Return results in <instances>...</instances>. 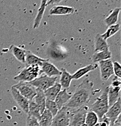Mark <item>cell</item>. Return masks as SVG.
<instances>
[{
	"mask_svg": "<svg viewBox=\"0 0 121 126\" xmlns=\"http://www.w3.org/2000/svg\"><path fill=\"white\" fill-rule=\"evenodd\" d=\"M110 125L111 121L110 119L105 116H103L102 118L99 119L98 123L94 126H110Z\"/></svg>",
	"mask_w": 121,
	"mask_h": 126,
	"instance_id": "cell-30",
	"label": "cell"
},
{
	"mask_svg": "<svg viewBox=\"0 0 121 126\" xmlns=\"http://www.w3.org/2000/svg\"><path fill=\"white\" fill-rule=\"evenodd\" d=\"M121 81L118 79H114L111 83V86L113 87H121Z\"/></svg>",
	"mask_w": 121,
	"mask_h": 126,
	"instance_id": "cell-33",
	"label": "cell"
},
{
	"mask_svg": "<svg viewBox=\"0 0 121 126\" xmlns=\"http://www.w3.org/2000/svg\"><path fill=\"white\" fill-rule=\"evenodd\" d=\"M33 100L40 108L41 114L43 113V111L46 109V98L44 91L40 89H37L36 95L35 96Z\"/></svg>",
	"mask_w": 121,
	"mask_h": 126,
	"instance_id": "cell-15",
	"label": "cell"
},
{
	"mask_svg": "<svg viewBox=\"0 0 121 126\" xmlns=\"http://www.w3.org/2000/svg\"><path fill=\"white\" fill-rule=\"evenodd\" d=\"M57 80V77H48L46 75H43L40 77H37L29 83L36 89H40L43 91H45L48 88L54 86Z\"/></svg>",
	"mask_w": 121,
	"mask_h": 126,
	"instance_id": "cell-5",
	"label": "cell"
},
{
	"mask_svg": "<svg viewBox=\"0 0 121 126\" xmlns=\"http://www.w3.org/2000/svg\"><path fill=\"white\" fill-rule=\"evenodd\" d=\"M113 72L116 77L118 78H121V66L118 62L113 63Z\"/></svg>",
	"mask_w": 121,
	"mask_h": 126,
	"instance_id": "cell-31",
	"label": "cell"
},
{
	"mask_svg": "<svg viewBox=\"0 0 121 126\" xmlns=\"http://www.w3.org/2000/svg\"><path fill=\"white\" fill-rule=\"evenodd\" d=\"M99 118L96 113L94 111L88 110L86 113V117H85V124L88 126H94L98 123Z\"/></svg>",
	"mask_w": 121,
	"mask_h": 126,
	"instance_id": "cell-27",
	"label": "cell"
},
{
	"mask_svg": "<svg viewBox=\"0 0 121 126\" xmlns=\"http://www.w3.org/2000/svg\"><path fill=\"white\" fill-rule=\"evenodd\" d=\"M40 67V72H43L48 77H57L61 75V71L59 70L54 64L49 62V61L43 63Z\"/></svg>",
	"mask_w": 121,
	"mask_h": 126,
	"instance_id": "cell-11",
	"label": "cell"
},
{
	"mask_svg": "<svg viewBox=\"0 0 121 126\" xmlns=\"http://www.w3.org/2000/svg\"><path fill=\"white\" fill-rule=\"evenodd\" d=\"M27 115L28 116L36 118L38 121H39L41 117V114L40 113V108L34 100L29 101V110Z\"/></svg>",
	"mask_w": 121,
	"mask_h": 126,
	"instance_id": "cell-25",
	"label": "cell"
},
{
	"mask_svg": "<svg viewBox=\"0 0 121 126\" xmlns=\"http://www.w3.org/2000/svg\"><path fill=\"white\" fill-rule=\"evenodd\" d=\"M75 11L73 7L64 6H53L49 10V14L51 15H66L74 14Z\"/></svg>",
	"mask_w": 121,
	"mask_h": 126,
	"instance_id": "cell-14",
	"label": "cell"
},
{
	"mask_svg": "<svg viewBox=\"0 0 121 126\" xmlns=\"http://www.w3.org/2000/svg\"><path fill=\"white\" fill-rule=\"evenodd\" d=\"M101 72V78L103 81H106L114 74L113 63L111 60L99 62Z\"/></svg>",
	"mask_w": 121,
	"mask_h": 126,
	"instance_id": "cell-8",
	"label": "cell"
},
{
	"mask_svg": "<svg viewBox=\"0 0 121 126\" xmlns=\"http://www.w3.org/2000/svg\"><path fill=\"white\" fill-rule=\"evenodd\" d=\"M121 11L120 7H116L113 9L111 14L109 15L107 18L105 19V23L107 26H111L112 25L116 24L118 20L119 13Z\"/></svg>",
	"mask_w": 121,
	"mask_h": 126,
	"instance_id": "cell-24",
	"label": "cell"
},
{
	"mask_svg": "<svg viewBox=\"0 0 121 126\" xmlns=\"http://www.w3.org/2000/svg\"><path fill=\"white\" fill-rule=\"evenodd\" d=\"M88 107L86 106L77 109H71L69 126H81L85 124L86 113Z\"/></svg>",
	"mask_w": 121,
	"mask_h": 126,
	"instance_id": "cell-4",
	"label": "cell"
},
{
	"mask_svg": "<svg viewBox=\"0 0 121 126\" xmlns=\"http://www.w3.org/2000/svg\"><path fill=\"white\" fill-rule=\"evenodd\" d=\"M119 31H120V24H119L112 25L111 26H109L108 29L106 30V31L104 33L101 35V36H102V37L103 39L106 40L109 38H110L111 36L115 35Z\"/></svg>",
	"mask_w": 121,
	"mask_h": 126,
	"instance_id": "cell-28",
	"label": "cell"
},
{
	"mask_svg": "<svg viewBox=\"0 0 121 126\" xmlns=\"http://www.w3.org/2000/svg\"><path fill=\"white\" fill-rule=\"evenodd\" d=\"M14 86L16 88L20 94L26 98L27 100L32 101L36 95L37 89L29 82H19Z\"/></svg>",
	"mask_w": 121,
	"mask_h": 126,
	"instance_id": "cell-7",
	"label": "cell"
},
{
	"mask_svg": "<svg viewBox=\"0 0 121 126\" xmlns=\"http://www.w3.org/2000/svg\"><path fill=\"white\" fill-rule=\"evenodd\" d=\"M113 126H121V115L118 116L113 123Z\"/></svg>",
	"mask_w": 121,
	"mask_h": 126,
	"instance_id": "cell-34",
	"label": "cell"
},
{
	"mask_svg": "<svg viewBox=\"0 0 121 126\" xmlns=\"http://www.w3.org/2000/svg\"><path fill=\"white\" fill-rule=\"evenodd\" d=\"M71 96L72 94H68L66 91V89H63L59 93L54 100L59 110L61 109L68 103Z\"/></svg>",
	"mask_w": 121,
	"mask_h": 126,
	"instance_id": "cell-13",
	"label": "cell"
},
{
	"mask_svg": "<svg viewBox=\"0 0 121 126\" xmlns=\"http://www.w3.org/2000/svg\"><path fill=\"white\" fill-rule=\"evenodd\" d=\"M121 97L118 98L117 101L109 107L107 112L105 115L111 121V123H114L116 119L121 115Z\"/></svg>",
	"mask_w": 121,
	"mask_h": 126,
	"instance_id": "cell-10",
	"label": "cell"
},
{
	"mask_svg": "<svg viewBox=\"0 0 121 126\" xmlns=\"http://www.w3.org/2000/svg\"><path fill=\"white\" fill-rule=\"evenodd\" d=\"M111 56H112V54L110 50L95 52L92 56V61L94 63H99L100 61L110 60Z\"/></svg>",
	"mask_w": 121,
	"mask_h": 126,
	"instance_id": "cell-23",
	"label": "cell"
},
{
	"mask_svg": "<svg viewBox=\"0 0 121 126\" xmlns=\"http://www.w3.org/2000/svg\"><path fill=\"white\" fill-rule=\"evenodd\" d=\"M46 109L50 111L53 117L56 116V114L59 111L58 107L54 101L48 100V99H46Z\"/></svg>",
	"mask_w": 121,
	"mask_h": 126,
	"instance_id": "cell-29",
	"label": "cell"
},
{
	"mask_svg": "<svg viewBox=\"0 0 121 126\" xmlns=\"http://www.w3.org/2000/svg\"><path fill=\"white\" fill-rule=\"evenodd\" d=\"M108 87H106L99 97L96 99L95 102L91 105L89 110L96 113L99 119L105 116L109 109L108 99Z\"/></svg>",
	"mask_w": 121,
	"mask_h": 126,
	"instance_id": "cell-2",
	"label": "cell"
},
{
	"mask_svg": "<svg viewBox=\"0 0 121 126\" xmlns=\"http://www.w3.org/2000/svg\"><path fill=\"white\" fill-rule=\"evenodd\" d=\"M63 1V0H49V1H48V2H47V6H48V5L59 4Z\"/></svg>",
	"mask_w": 121,
	"mask_h": 126,
	"instance_id": "cell-35",
	"label": "cell"
},
{
	"mask_svg": "<svg viewBox=\"0 0 121 126\" xmlns=\"http://www.w3.org/2000/svg\"><path fill=\"white\" fill-rule=\"evenodd\" d=\"M70 113V109L64 106L54 116L51 126H69Z\"/></svg>",
	"mask_w": 121,
	"mask_h": 126,
	"instance_id": "cell-6",
	"label": "cell"
},
{
	"mask_svg": "<svg viewBox=\"0 0 121 126\" xmlns=\"http://www.w3.org/2000/svg\"><path fill=\"white\" fill-rule=\"evenodd\" d=\"M61 86L60 84V83L56 82L54 86H51V87L48 88L47 90L44 91L46 99H48V100L54 101L56 96H57V94L61 91Z\"/></svg>",
	"mask_w": 121,
	"mask_h": 126,
	"instance_id": "cell-17",
	"label": "cell"
},
{
	"mask_svg": "<svg viewBox=\"0 0 121 126\" xmlns=\"http://www.w3.org/2000/svg\"><path fill=\"white\" fill-rule=\"evenodd\" d=\"M61 71L60 79V84L61 85V88L64 89H67L69 87L71 81L73 79V76L64 68H62Z\"/></svg>",
	"mask_w": 121,
	"mask_h": 126,
	"instance_id": "cell-18",
	"label": "cell"
},
{
	"mask_svg": "<svg viewBox=\"0 0 121 126\" xmlns=\"http://www.w3.org/2000/svg\"><path fill=\"white\" fill-rule=\"evenodd\" d=\"M48 61V60L46 59L39 57L30 50H26L25 63H26L27 65H39L40 67L43 63Z\"/></svg>",
	"mask_w": 121,
	"mask_h": 126,
	"instance_id": "cell-12",
	"label": "cell"
},
{
	"mask_svg": "<svg viewBox=\"0 0 121 126\" xmlns=\"http://www.w3.org/2000/svg\"><path fill=\"white\" fill-rule=\"evenodd\" d=\"M40 72L39 65H27L16 77L14 79L18 82H29L37 78Z\"/></svg>",
	"mask_w": 121,
	"mask_h": 126,
	"instance_id": "cell-3",
	"label": "cell"
},
{
	"mask_svg": "<svg viewBox=\"0 0 121 126\" xmlns=\"http://www.w3.org/2000/svg\"><path fill=\"white\" fill-rule=\"evenodd\" d=\"M11 94L14 98V100L17 102L21 109L23 110L26 113H28L29 110V101L27 100L26 98H24L23 96L20 94L19 92L17 90V89L14 86L11 88Z\"/></svg>",
	"mask_w": 121,
	"mask_h": 126,
	"instance_id": "cell-9",
	"label": "cell"
},
{
	"mask_svg": "<svg viewBox=\"0 0 121 126\" xmlns=\"http://www.w3.org/2000/svg\"><path fill=\"white\" fill-rule=\"evenodd\" d=\"M109 50V47L106 40L102 37L101 34H97L95 38L94 42V50L95 52H101Z\"/></svg>",
	"mask_w": 121,
	"mask_h": 126,
	"instance_id": "cell-20",
	"label": "cell"
},
{
	"mask_svg": "<svg viewBox=\"0 0 121 126\" xmlns=\"http://www.w3.org/2000/svg\"><path fill=\"white\" fill-rule=\"evenodd\" d=\"M97 65L96 64H89V65H86V66L84 67L81 68L79 70H78L73 75V79H79L82 78L83 76L87 74L89 72H91V71L95 70L97 68Z\"/></svg>",
	"mask_w": 121,
	"mask_h": 126,
	"instance_id": "cell-22",
	"label": "cell"
},
{
	"mask_svg": "<svg viewBox=\"0 0 121 126\" xmlns=\"http://www.w3.org/2000/svg\"><path fill=\"white\" fill-rule=\"evenodd\" d=\"M53 116L47 109L44 110L39 121V126H51Z\"/></svg>",
	"mask_w": 121,
	"mask_h": 126,
	"instance_id": "cell-26",
	"label": "cell"
},
{
	"mask_svg": "<svg viewBox=\"0 0 121 126\" xmlns=\"http://www.w3.org/2000/svg\"><path fill=\"white\" fill-rule=\"evenodd\" d=\"M48 0H41L40 4V6L39 7V10H38L37 15L35 18V20L34 22V26L33 28L34 29L38 28L40 26V23L41 21V19L43 18V15H44V11H45L46 7H47V2Z\"/></svg>",
	"mask_w": 121,
	"mask_h": 126,
	"instance_id": "cell-19",
	"label": "cell"
},
{
	"mask_svg": "<svg viewBox=\"0 0 121 126\" xmlns=\"http://www.w3.org/2000/svg\"><path fill=\"white\" fill-rule=\"evenodd\" d=\"M81 126H87V125H86V124H83V125H81Z\"/></svg>",
	"mask_w": 121,
	"mask_h": 126,
	"instance_id": "cell-36",
	"label": "cell"
},
{
	"mask_svg": "<svg viewBox=\"0 0 121 126\" xmlns=\"http://www.w3.org/2000/svg\"><path fill=\"white\" fill-rule=\"evenodd\" d=\"M120 90L121 87H113L111 86L108 87V99L109 107H111L114 104L120 97Z\"/></svg>",
	"mask_w": 121,
	"mask_h": 126,
	"instance_id": "cell-16",
	"label": "cell"
},
{
	"mask_svg": "<svg viewBox=\"0 0 121 126\" xmlns=\"http://www.w3.org/2000/svg\"><path fill=\"white\" fill-rule=\"evenodd\" d=\"M10 50L11 51L13 55L16 58L18 61L21 63H25V58H26V50L24 48H21L16 46L12 45L10 47Z\"/></svg>",
	"mask_w": 121,
	"mask_h": 126,
	"instance_id": "cell-21",
	"label": "cell"
},
{
	"mask_svg": "<svg viewBox=\"0 0 121 126\" xmlns=\"http://www.w3.org/2000/svg\"><path fill=\"white\" fill-rule=\"evenodd\" d=\"M93 82L85 78L79 85L74 94L65 107L70 109H77L88 103L93 94Z\"/></svg>",
	"mask_w": 121,
	"mask_h": 126,
	"instance_id": "cell-1",
	"label": "cell"
},
{
	"mask_svg": "<svg viewBox=\"0 0 121 126\" xmlns=\"http://www.w3.org/2000/svg\"><path fill=\"white\" fill-rule=\"evenodd\" d=\"M39 126V121L36 118L32 116H28L27 119V126Z\"/></svg>",
	"mask_w": 121,
	"mask_h": 126,
	"instance_id": "cell-32",
	"label": "cell"
}]
</instances>
